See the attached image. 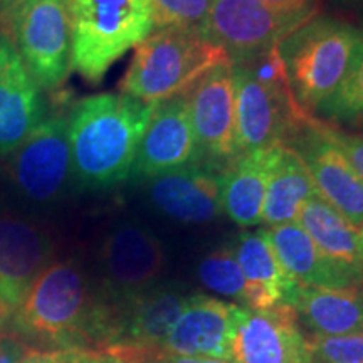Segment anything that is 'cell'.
Wrapping results in <instances>:
<instances>
[{
    "instance_id": "6da1fadb",
    "label": "cell",
    "mask_w": 363,
    "mask_h": 363,
    "mask_svg": "<svg viewBox=\"0 0 363 363\" xmlns=\"http://www.w3.org/2000/svg\"><path fill=\"white\" fill-rule=\"evenodd\" d=\"M113 323L115 310L84 266L74 257H54L30 284L7 335L29 350L98 352L110 345Z\"/></svg>"
},
{
    "instance_id": "7a4b0ae2",
    "label": "cell",
    "mask_w": 363,
    "mask_h": 363,
    "mask_svg": "<svg viewBox=\"0 0 363 363\" xmlns=\"http://www.w3.org/2000/svg\"><path fill=\"white\" fill-rule=\"evenodd\" d=\"M152 111V104L123 93L93 94L72 106L69 147L74 190H110L130 179Z\"/></svg>"
},
{
    "instance_id": "3957f363",
    "label": "cell",
    "mask_w": 363,
    "mask_h": 363,
    "mask_svg": "<svg viewBox=\"0 0 363 363\" xmlns=\"http://www.w3.org/2000/svg\"><path fill=\"white\" fill-rule=\"evenodd\" d=\"M363 30L330 16H313L291 30L278 44L289 93L306 116L318 108L342 83Z\"/></svg>"
},
{
    "instance_id": "277c9868",
    "label": "cell",
    "mask_w": 363,
    "mask_h": 363,
    "mask_svg": "<svg viewBox=\"0 0 363 363\" xmlns=\"http://www.w3.org/2000/svg\"><path fill=\"white\" fill-rule=\"evenodd\" d=\"M230 61L197 30L158 29L135 48L120 93L160 104L189 91L212 67Z\"/></svg>"
},
{
    "instance_id": "5b68a950",
    "label": "cell",
    "mask_w": 363,
    "mask_h": 363,
    "mask_svg": "<svg viewBox=\"0 0 363 363\" xmlns=\"http://www.w3.org/2000/svg\"><path fill=\"white\" fill-rule=\"evenodd\" d=\"M72 69L101 83L115 62L155 30L152 0H67Z\"/></svg>"
},
{
    "instance_id": "8992f818",
    "label": "cell",
    "mask_w": 363,
    "mask_h": 363,
    "mask_svg": "<svg viewBox=\"0 0 363 363\" xmlns=\"http://www.w3.org/2000/svg\"><path fill=\"white\" fill-rule=\"evenodd\" d=\"M234 71L240 155L254 150L286 147L308 116L289 93L278 48L242 65H234Z\"/></svg>"
},
{
    "instance_id": "52a82bcc",
    "label": "cell",
    "mask_w": 363,
    "mask_h": 363,
    "mask_svg": "<svg viewBox=\"0 0 363 363\" xmlns=\"http://www.w3.org/2000/svg\"><path fill=\"white\" fill-rule=\"evenodd\" d=\"M0 35L43 91L59 89L72 71L67 0H24L0 11Z\"/></svg>"
},
{
    "instance_id": "ba28073f",
    "label": "cell",
    "mask_w": 363,
    "mask_h": 363,
    "mask_svg": "<svg viewBox=\"0 0 363 363\" xmlns=\"http://www.w3.org/2000/svg\"><path fill=\"white\" fill-rule=\"evenodd\" d=\"M6 179L27 208L45 211L67 197L72 184L69 113H52L6 158Z\"/></svg>"
},
{
    "instance_id": "9c48e42d",
    "label": "cell",
    "mask_w": 363,
    "mask_h": 363,
    "mask_svg": "<svg viewBox=\"0 0 363 363\" xmlns=\"http://www.w3.org/2000/svg\"><path fill=\"white\" fill-rule=\"evenodd\" d=\"M103 298L113 308L125 305L158 284L167 266L165 247L153 230L135 219L116 222L98 251Z\"/></svg>"
},
{
    "instance_id": "30bf717a",
    "label": "cell",
    "mask_w": 363,
    "mask_h": 363,
    "mask_svg": "<svg viewBox=\"0 0 363 363\" xmlns=\"http://www.w3.org/2000/svg\"><path fill=\"white\" fill-rule=\"evenodd\" d=\"M185 93L197 140V163L225 174L240 157L233 61L212 67Z\"/></svg>"
},
{
    "instance_id": "8fae6325",
    "label": "cell",
    "mask_w": 363,
    "mask_h": 363,
    "mask_svg": "<svg viewBox=\"0 0 363 363\" xmlns=\"http://www.w3.org/2000/svg\"><path fill=\"white\" fill-rule=\"evenodd\" d=\"M54 233L33 216L0 212V337L39 272L56 257Z\"/></svg>"
},
{
    "instance_id": "7c38bea8",
    "label": "cell",
    "mask_w": 363,
    "mask_h": 363,
    "mask_svg": "<svg viewBox=\"0 0 363 363\" xmlns=\"http://www.w3.org/2000/svg\"><path fill=\"white\" fill-rule=\"evenodd\" d=\"M305 21L274 11L259 0H214L199 33L220 48L233 65H242L278 48Z\"/></svg>"
},
{
    "instance_id": "4fadbf2b",
    "label": "cell",
    "mask_w": 363,
    "mask_h": 363,
    "mask_svg": "<svg viewBox=\"0 0 363 363\" xmlns=\"http://www.w3.org/2000/svg\"><path fill=\"white\" fill-rule=\"evenodd\" d=\"M310 172L316 194L353 225L363 227V179L325 131V123L308 116L288 145Z\"/></svg>"
},
{
    "instance_id": "5bb4252c",
    "label": "cell",
    "mask_w": 363,
    "mask_h": 363,
    "mask_svg": "<svg viewBox=\"0 0 363 363\" xmlns=\"http://www.w3.org/2000/svg\"><path fill=\"white\" fill-rule=\"evenodd\" d=\"M230 363H311L296 311L284 303L264 311L240 306Z\"/></svg>"
},
{
    "instance_id": "9a60e30c",
    "label": "cell",
    "mask_w": 363,
    "mask_h": 363,
    "mask_svg": "<svg viewBox=\"0 0 363 363\" xmlns=\"http://www.w3.org/2000/svg\"><path fill=\"white\" fill-rule=\"evenodd\" d=\"M222 175L212 167L192 163L143 182L147 202L167 219L187 225L216 220L222 212Z\"/></svg>"
},
{
    "instance_id": "2e32d148",
    "label": "cell",
    "mask_w": 363,
    "mask_h": 363,
    "mask_svg": "<svg viewBox=\"0 0 363 363\" xmlns=\"http://www.w3.org/2000/svg\"><path fill=\"white\" fill-rule=\"evenodd\" d=\"M197 160L199 148L187 93L155 104L136 152L130 179L142 182L184 169Z\"/></svg>"
},
{
    "instance_id": "e0dca14e",
    "label": "cell",
    "mask_w": 363,
    "mask_h": 363,
    "mask_svg": "<svg viewBox=\"0 0 363 363\" xmlns=\"http://www.w3.org/2000/svg\"><path fill=\"white\" fill-rule=\"evenodd\" d=\"M239 308L207 294H190L187 305L160 348L172 355L230 362V343Z\"/></svg>"
},
{
    "instance_id": "ac0fdd59",
    "label": "cell",
    "mask_w": 363,
    "mask_h": 363,
    "mask_svg": "<svg viewBox=\"0 0 363 363\" xmlns=\"http://www.w3.org/2000/svg\"><path fill=\"white\" fill-rule=\"evenodd\" d=\"M189 296L179 284H155L125 305L113 308L115 325L110 345L160 348L187 305Z\"/></svg>"
},
{
    "instance_id": "d6986e66",
    "label": "cell",
    "mask_w": 363,
    "mask_h": 363,
    "mask_svg": "<svg viewBox=\"0 0 363 363\" xmlns=\"http://www.w3.org/2000/svg\"><path fill=\"white\" fill-rule=\"evenodd\" d=\"M45 116L43 89L12 49L0 71V158L16 152Z\"/></svg>"
},
{
    "instance_id": "ffe728a7",
    "label": "cell",
    "mask_w": 363,
    "mask_h": 363,
    "mask_svg": "<svg viewBox=\"0 0 363 363\" xmlns=\"http://www.w3.org/2000/svg\"><path fill=\"white\" fill-rule=\"evenodd\" d=\"M281 264L299 286L308 288H355L363 278L330 259L298 222L267 229Z\"/></svg>"
},
{
    "instance_id": "44dd1931",
    "label": "cell",
    "mask_w": 363,
    "mask_h": 363,
    "mask_svg": "<svg viewBox=\"0 0 363 363\" xmlns=\"http://www.w3.org/2000/svg\"><path fill=\"white\" fill-rule=\"evenodd\" d=\"M233 249L247 284L244 308L264 311L283 303L286 305L298 284L281 264L267 229L242 233L233 244Z\"/></svg>"
},
{
    "instance_id": "7402d4cb",
    "label": "cell",
    "mask_w": 363,
    "mask_h": 363,
    "mask_svg": "<svg viewBox=\"0 0 363 363\" xmlns=\"http://www.w3.org/2000/svg\"><path fill=\"white\" fill-rule=\"evenodd\" d=\"M286 305L318 337H347L363 333V286L308 288L299 286Z\"/></svg>"
},
{
    "instance_id": "603a6c76",
    "label": "cell",
    "mask_w": 363,
    "mask_h": 363,
    "mask_svg": "<svg viewBox=\"0 0 363 363\" xmlns=\"http://www.w3.org/2000/svg\"><path fill=\"white\" fill-rule=\"evenodd\" d=\"M281 148L242 153L222 175V212L238 225L261 224L267 182Z\"/></svg>"
},
{
    "instance_id": "cb8c5ba5",
    "label": "cell",
    "mask_w": 363,
    "mask_h": 363,
    "mask_svg": "<svg viewBox=\"0 0 363 363\" xmlns=\"http://www.w3.org/2000/svg\"><path fill=\"white\" fill-rule=\"evenodd\" d=\"M296 222L330 259L363 278L360 229L315 194L303 206Z\"/></svg>"
},
{
    "instance_id": "d4e9b609",
    "label": "cell",
    "mask_w": 363,
    "mask_h": 363,
    "mask_svg": "<svg viewBox=\"0 0 363 363\" xmlns=\"http://www.w3.org/2000/svg\"><path fill=\"white\" fill-rule=\"evenodd\" d=\"M315 194V184L305 163L296 152L283 147L267 182L261 222L267 227L293 224Z\"/></svg>"
},
{
    "instance_id": "484cf974",
    "label": "cell",
    "mask_w": 363,
    "mask_h": 363,
    "mask_svg": "<svg viewBox=\"0 0 363 363\" xmlns=\"http://www.w3.org/2000/svg\"><path fill=\"white\" fill-rule=\"evenodd\" d=\"M318 116L337 125L363 128V38L347 74L335 93L318 108Z\"/></svg>"
},
{
    "instance_id": "4316f807",
    "label": "cell",
    "mask_w": 363,
    "mask_h": 363,
    "mask_svg": "<svg viewBox=\"0 0 363 363\" xmlns=\"http://www.w3.org/2000/svg\"><path fill=\"white\" fill-rule=\"evenodd\" d=\"M197 274L207 289L225 298H233L240 306H246L247 284L235 259L233 246L217 247L199 262Z\"/></svg>"
},
{
    "instance_id": "83f0119b",
    "label": "cell",
    "mask_w": 363,
    "mask_h": 363,
    "mask_svg": "<svg viewBox=\"0 0 363 363\" xmlns=\"http://www.w3.org/2000/svg\"><path fill=\"white\" fill-rule=\"evenodd\" d=\"M214 0H152L153 22L158 29L197 30Z\"/></svg>"
},
{
    "instance_id": "f1b7e54d",
    "label": "cell",
    "mask_w": 363,
    "mask_h": 363,
    "mask_svg": "<svg viewBox=\"0 0 363 363\" xmlns=\"http://www.w3.org/2000/svg\"><path fill=\"white\" fill-rule=\"evenodd\" d=\"M311 363H363V333L347 337H306Z\"/></svg>"
},
{
    "instance_id": "f546056e",
    "label": "cell",
    "mask_w": 363,
    "mask_h": 363,
    "mask_svg": "<svg viewBox=\"0 0 363 363\" xmlns=\"http://www.w3.org/2000/svg\"><path fill=\"white\" fill-rule=\"evenodd\" d=\"M115 348L116 352L133 358L140 363H230L227 360H219V358H207V357H182L172 355V353L163 352L158 347H136V345H108ZM104 348V347H103Z\"/></svg>"
},
{
    "instance_id": "4dcf8cb0",
    "label": "cell",
    "mask_w": 363,
    "mask_h": 363,
    "mask_svg": "<svg viewBox=\"0 0 363 363\" xmlns=\"http://www.w3.org/2000/svg\"><path fill=\"white\" fill-rule=\"evenodd\" d=\"M325 123V121H323ZM325 131L333 140L335 145L342 150L347 160L352 163L357 174L363 179V135L362 133H350L345 131L340 126L325 123Z\"/></svg>"
},
{
    "instance_id": "1f68e13d",
    "label": "cell",
    "mask_w": 363,
    "mask_h": 363,
    "mask_svg": "<svg viewBox=\"0 0 363 363\" xmlns=\"http://www.w3.org/2000/svg\"><path fill=\"white\" fill-rule=\"evenodd\" d=\"M93 352L79 348H56V350H29L21 363H89Z\"/></svg>"
},
{
    "instance_id": "d6a6232c",
    "label": "cell",
    "mask_w": 363,
    "mask_h": 363,
    "mask_svg": "<svg viewBox=\"0 0 363 363\" xmlns=\"http://www.w3.org/2000/svg\"><path fill=\"white\" fill-rule=\"evenodd\" d=\"M259 2L266 4L267 7L278 12L303 17V19H310V17L316 16L318 0H259Z\"/></svg>"
},
{
    "instance_id": "836d02e7",
    "label": "cell",
    "mask_w": 363,
    "mask_h": 363,
    "mask_svg": "<svg viewBox=\"0 0 363 363\" xmlns=\"http://www.w3.org/2000/svg\"><path fill=\"white\" fill-rule=\"evenodd\" d=\"M29 348L13 337H0V363H21Z\"/></svg>"
},
{
    "instance_id": "e575fe53",
    "label": "cell",
    "mask_w": 363,
    "mask_h": 363,
    "mask_svg": "<svg viewBox=\"0 0 363 363\" xmlns=\"http://www.w3.org/2000/svg\"><path fill=\"white\" fill-rule=\"evenodd\" d=\"M89 363H140V362L123 355V353L116 352L115 348L104 347L101 350L93 352Z\"/></svg>"
},
{
    "instance_id": "d590c367",
    "label": "cell",
    "mask_w": 363,
    "mask_h": 363,
    "mask_svg": "<svg viewBox=\"0 0 363 363\" xmlns=\"http://www.w3.org/2000/svg\"><path fill=\"white\" fill-rule=\"evenodd\" d=\"M337 11L348 12V13H358L363 11V0H328Z\"/></svg>"
},
{
    "instance_id": "8d00e7d4",
    "label": "cell",
    "mask_w": 363,
    "mask_h": 363,
    "mask_svg": "<svg viewBox=\"0 0 363 363\" xmlns=\"http://www.w3.org/2000/svg\"><path fill=\"white\" fill-rule=\"evenodd\" d=\"M12 52V48L7 44V40L0 35V71L4 69V66H6V62L9 61V56H11Z\"/></svg>"
},
{
    "instance_id": "74e56055",
    "label": "cell",
    "mask_w": 363,
    "mask_h": 363,
    "mask_svg": "<svg viewBox=\"0 0 363 363\" xmlns=\"http://www.w3.org/2000/svg\"><path fill=\"white\" fill-rule=\"evenodd\" d=\"M21 2H24V0H0V11L17 6V4H21Z\"/></svg>"
},
{
    "instance_id": "f35d334b",
    "label": "cell",
    "mask_w": 363,
    "mask_h": 363,
    "mask_svg": "<svg viewBox=\"0 0 363 363\" xmlns=\"http://www.w3.org/2000/svg\"><path fill=\"white\" fill-rule=\"evenodd\" d=\"M360 244H362V249H363V227L360 229Z\"/></svg>"
}]
</instances>
